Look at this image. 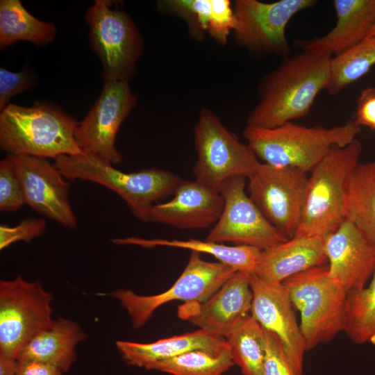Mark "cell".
I'll return each instance as SVG.
<instances>
[{
  "label": "cell",
  "instance_id": "cell-1",
  "mask_svg": "<svg viewBox=\"0 0 375 375\" xmlns=\"http://www.w3.org/2000/svg\"><path fill=\"white\" fill-rule=\"evenodd\" d=\"M332 57L301 51L283 58L260 79L258 101L248 114L247 125L271 128L307 115L328 83Z\"/></svg>",
  "mask_w": 375,
  "mask_h": 375
},
{
  "label": "cell",
  "instance_id": "cell-2",
  "mask_svg": "<svg viewBox=\"0 0 375 375\" xmlns=\"http://www.w3.org/2000/svg\"><path fill=\"white\" fill-rule=\"evenodd\" d=\"M360 129L351 119L331 128L289 122L271 128L247 125L243 135L263 163L309 173L333 147H343L355 140Z\"/></svg>",
  "mask_w": 375,
  "mask_h": 375
},
{
  "label": "cell",
  "instance_id": "cell-3",
  "mask_svg": "<svg viewBox=\"0 0 375 375\" xmlns=\"http://www.w3.org/2000/svg\"><path fill=\"white\" fill-rule=\"evenodd\" d=\"M79 123L58 106L9 103L0 112V148L10 155L54 158L82 153L75 140Z\"/></svg>",
  "mask_w": 375,
  "mask_h": 375
},
{
  "label": "cell",
  "instance_id": "cell-4",
  "mask_svg": "<svg viewBox=\"0 0 375 375\" xmlns=\"http://www.w3.org/2000/svg\"><path fill=\"white\" fill-rule=\"evenodd\" d=\"M362 150L357 139L333 147L310 172L295 235L326 238L346 219L349 183Z\"/></svg>",
  "mask_w": 375,
  "mask_h": 375
},
{
  "label": "cell",
  "instance_id": "cell-5",
  "mask_svg": "<svg viewBox=\"0 0 375 375\" xmlns=\"http://www.w3.org/2000/svg\"><path fill=\"white\" fill-rule=\"evenodd\" d=\"M54 165L69 179L89 181L112 190L142 222H148L153 203L174 194L181 182L178 175L168 170L150 168L125 173L84 153L60 156L55 158Z\"/></svg>",
  "mask_w": 375,
  "mask_h": 375
},
{
  "label": "cell",
  "instance_id": "cell-6",
  "mask_svg": "<svg viewBox=\"0 0 375 375\" xmlns=\"http://www.w3.org/2000/svg\"><path fill=\"white\" fill-rule=\"evenodd\" d=\"M283 283L293 307L300 312L306 351L343 331L347 293L331 278L327 264L294 275Z\"/></svg>",
  "mask_w": 375,
  "mask_h": 375
},
{
  "label": "cell",
  "instance_id": "cell-7",
  "mask_svg": "<svg viewBox=\"0 0 375 375\" xmlns=\"http://www.w3.org/2000/svg\"><path fill=\"white\" fill-rule=\"evenodd\" d=\"M113 4L112 1L96 0L86 11L90 47L101 63L103 81H129L144 41L131 17L112 8Z\"/></svg>",
  "mask_w": 375,
  "mask_h": 375
},
{
  "label": "cell",
  "instance_id": "cell-8",
  "mask_svg": "<svg viewBox=\"0 0 375 375\" xmlns=\"http://www.w3.org/2000/svg\"><path fill=\"white\" fill-rule=\"evenodd\" d=\"M197 159L193 172L197 182L216 191L233 176L247 178L260 162L211 110L203 108L194 126Z\"/></svg>",
  "mask_w": 375,
  "mask_h": 375
},
{
  "label": "cell",
  "instance_id": "cell-9",
  "mask_svg": "<svg viewBox=\"0 0 375 375\" xmlns=\"http://www.w3.org/2000/svg\"><path fill=\"white\" fill-rule=\"evenodd\" d=\"M52 300L40 281L20 275L0 281V356L16 360L31 339L51 325Z\"/></svg>",
  "mask_w": 375,
  "mask_h": 375
},
{
  "label": "cell",
  "instance_id": "cell-10",
  "mask_svg": "<svg viewBox=\"0 0 375 375\" xmlns=\"http://www.w3.org/2000/svg\"><path fill=\"white\" fill-rule=\"evenodd\" d=\"M237 272L220 262H208L200 253L191 251L178 278L166 291L154 295H139L129 290L102 294L120 301L131 317L135 328L143 326L161 306L173 301L201 303L217 292Z\"/></svg>",
  "mask_w": 375,
  "mask_h": 375
},
{
  "label": "cell",
  "instance_id": "cell-11",
  "mask_svg": "<svg viewBox=\"0 0 375 375\" xmlns=\"http://www.w3.org/2000/svg\"><path fill=\"white\" fill-rule=\"evenodd\" d=\"M315 0H280L272 3L237 0L233 29L235 42L254 56L292 54L285 35L290 20L299 12L315 6Z\"/></svg>",
  "mask_w": 375,
  "mask_h": 375
},
{
  "label": "cell",
  "instance_id": "cell-12",
  "mask_svg": "<svg viewBox=\"0 0 375 375\" xmlns=\"http://www.w3.org/2000/svg\"><path fill=\"white\" fill-rule=\"evenodd\" d=\"M247 179L249 196L267 219L288 239L294 237L301 219L308 173L260 162Z\"/></svg>",
  "mask_w": 375,
  "mask_h": 375
},
{
  "label": "cell",
  "instance_id": "cell-13",
  "mask_svg": "<svg viewBox=\"0 0 375 375\" xmlns=\"http://www.w3.org/2000/svg\"><path fill=\"white\" fill-rule=\"evenodd\" d=\"M246 178L233 176L221 185L223 210L206 240L232 242L261 251L285 242L288 238L267 219L247 194Z\"/></svg>",
  "mask_w": 375,
  "mask_h": 375
},
{
  "label": "cell",
  "instance_id": "cell-14",
  "mask_svg": "<svg viewBox=\"0 0 375 375\" xmlns=\"http://www.w3.org/2000/svg\"><path fill=\"white\" fill-rule=\"evenodd\" d=\"M137 103L129 81H103L101 94L75 131L83 153L112 165L122 157L115 147L118 130Z\"/></svg>",
  "mask_w": 375,
  "mask_h": 375
},
{
  "label": "cell",
  "instance_id": "cell-15",
  "mask_svg": "<svg viewBox=\"0 0 375 375\" xmlns=\"http://www.w3.org/2000/svg\"><path fill=\"white\" fill-rule=\"evenodd\" d=\"M249 278L253 292L251 315L264 329L276 335L295 374L302 375L306 349L285 286L254 274Z\"/></svg>",
  "mask_w": 375,
  "mask_h": 375
},
{
  "label": "cell",
  "instance_id": "cell-16",
  "mask_svg": "<svg viewBox=\"0 0 375 375\" xmlns=\"http://www.w3.org/2000/svg\"><path fill=\"white\" fill-rule=\"evenodd\" d=\"M25 204L67 228H75L77 218L69 192L71 184L46 158L12 155Z\"/></svg>",
  "mask_w": 375,
  "mask_h": 375
},
{
  "label": "cell",
  "instance_id": "cell-17",
  "mask_svg": "<svg viewBox=\"0 0 375 375\" xmlns=\"http://www.w3.org/2000/svg\"><path fill=\"white\" fill-rule=\"evenodd\" d=\"M250 273L237 271L211 297L201 303H184L180 318L212 335L226 338L251 315L253 292Z\"/></svg>",
  "mask_w": 375,
  "mask_h": 375
},
{
  "label": "cell",
  "instance_id": "cell-18",
  "mask_svg": "<svg viewBox=\"0 0 375 375\" xmlns=\"http://www.w3.org/2000/svg\"><path fill=\"white\" fill-rule=\"evenodd\" d=\"M324 252L331 278L350 293L365 288L375 269V244L345 219L325 238Z\"/></svg>",
  "mask_w": 375,
  "mask_h": 375
},
{
  "label": "cell",
  "instance_id": "cell-19",
  "mask_svg": "<svg viewBox=\"0 0 375 375\" xmlns=\"http://www.w3.org/2000/svg\"><path fill=\"white\" fill-rule=\"evenodd\" d=\"M174 197L153 205L148 222L167 224L181 229L203 228L216 224L223 208L219 192L197 181H181Z\"/></svg>",
  "mask_w": 375,
  "mask_h": 375
},
{
  "label": "cell",
  "instance_id": "cell-20",
  "mask_svg": "<svg viewBox=\"0 0 375 375\" xmlns=\"http://www.w3.org/2000/svg\"><path fill=\"white\" fill-rule=\"evenodd\" d=\"M336 24L327 34L297 40L301 51L338 56L365 39L375 24V0H335Z\"/></svg>",
  "mask_w": 375,
  "mask_h": 375
},
{
  "label": "cell",
  "instance_id": "cell-21",
  "mask_svg": "<svg viewBox=\"0 0 375 375\" xmlns=\"http://www.w3.org/2000/svg\"><path fill=\"white\" fill-rule=\"evenodd\" d=\"M325 238L296 235L272 248L261 251L253 274L264 279L283 283L309 269L328 263Z\"/></svg>",
  "mask_w": 375,
  "mask_h": 375
},
{
  "label": "cell",
  "instance_id": "cell-22",
  "mask_svg": "<svg viewBox=\"0 0 375 375\" xmlns=\"http://www.w3.org/2000/svg\"><path fill=\"white\" fill-rule=\"evenodd\" d=\"M116 347L126 363L147 369L188 351L201 349L220 353L229 349L224 338L201 329L150 343L120 340L116 342Z\"/></svg>",
  "mask_w": 375,
  "mask_h": 375
},
{
  "label": "cell",
  "instance_id": "cell-23",
  "mask_svg": "<svg viewBox=\"0 0 375 375\" xmlns=\"http://www.w3.org/2000/svg\"><path fill=\"white\" fill-rule=\"evenodd\" d=\"M86 337L77 323L59 317L31 339L16 360L43 362L67 372L76 360V345Z\"/></svg>",
  "mask_w": 375,
  "mask_h": 375
},
{
  "label": "cell",
  "instance_id": "cell-24",
  "mask_svg": "<svg viewBox=\"0 0 375 375\" xmlns=\"http://www.w3.org/2000/svg\"><path fill=\"white\" fill-rule=\"evenodd\" d=\"M116 244H132L146 248L168 247L190 249L191 251L205 253L214 256L219 262L227 265L236 271L253 274L261 254V250L255 247L190 239L187 240L166 239H144L140 238H115Z\"/></svg>",
  "mask_w": 375,
  "mask_h": 375
},
{
  "label": "cell",
  "instance_id": "cell-25",
  "mask_svg": "<svg viewBox=\"0 0 375 375\" xmlns=\"http://www.w3.org/2000/svg\"><path fill=\"white\" fill-rule=\"evenodd\" d=\"M56 27L50 22L35 17L19 0L0 1V49L19 41L44 46L52 42Z\"/></svg>",
  "mask_w": 375,
  "mask_h": 375
},
{
  "label": "cell",
  "instance_id": "cell-26",
  "mask_svg": "<svg viewBox=\"0 0 375 375\" xmlns=\"http://www.w3.org/2000/svg\"><path fill=\"white\" fill-rule=\"evenodd\" d=\"M346 219L375 244V161L358 163L348 187Z\"/></svg>",
  "mask_w": 375,
  "mask_h": 375
},
{
  "label": "cell",
  "instance_id": "cell-27",
  "mask_svg": "<svg viewBox=\"0 0 375 375\" xmlns=\"http://www.w3.org/2000/svg\"><path fill=\"white\" fill-rule=\"evenodd\" d=\"M225 339L233 362L243 375H264V330L251 315Z\"/></svg>",
  "mask_w": 375,
  "mask_h": 375
},
{
  "label": "cell",
  "instance_id": "cell-28",
  "mask_svg": "<svg viewBox=\"0 0 375 375\" xmlns=\"http://www.w3.org/2000/svg\"><path fill=\"white\" fill-rule=\"evenodd\" d=\"M343 331L356 344L375 345V269L368 285L347 294Z\"/></svg>",
  "mask_w": 375,
  "mask_h": 375
},
{
  "label": "cell",
  "instance_id": "cell-29",
  "mask_svg": "<svg viewBox=\"0 0 375 375\" xmlns=\"http://www.w3.org/2000/svg\"><path fill=\"white\" fill-rule=\"evenodd\" d=\"M375 65V35L332 57L331 76L325 90L335 95L356 82Z\"/></svg>",
  "mask_w": 375,
  "mask_h": 375
},
{
  "label": "cell",
  "instance_id": "cell-30",
  "mask_svg": "<svg viewBox=\"0 0 375 375\" xmlns=\"http://www.w3.org/2000/svg\"><path fill=\"white\" fill-rule=\"evenodd\" d=\"M233 365L230 348L220 353L198 349L157 362L151 369L172 375H222Z\"/></svg>",
  "mask_w": 375,
  "mask_h": 375
},
{
  "label": "cell",
  "instance_id": "cell-31",
  "mask_svg": "<svg viewBox=\"0 0 375 375\" xmlns=\"http://www.w3.org/2000/svg\"><path fill=\"white\" fill-rule=\"evenodd\" d=\"M157 8L163 13L182 18L190 36L197 41L203 40L208 29L210 0H162L158 1Z\"/></svg>",
  "mask_w": 375,
  "mask_h": 375
},
{
  "label": "cell",
  "instance_id": "cell-32",
  "mask_svg": "<svg viewBox=\"0 0 375 375\" xmlns=\"http://www.w3.org/2000/svg\"><path fill=\"white\" fill-rule=\"evenodd\" d=\"M25 204L22 184L12 155L0 162V210L15 212Z\"/></svg>",
  "mask_w": 375,
  "mask_h": 375
},
{
  "label": "cell",
  "instance_id": "cell-33",
  "mask_svg": "<svg viewBox=\"0 0 375 375\" xmlns=\"http://www.w3.org/2000/svg\"><path fill=\"white\" fill-rule=\"evenodd\" d=\"M211 12L208 33L220 45L227 43L235 24L233 8L228 0H210Z\"/></svg>",
  "mask_w": 375,
  "mask_h": 375
},
{
  "label": "cell",
  "instance_id": "cell-34",
  "mask_svg": "<svg viewBox=\"0 0 375 375\" xmlns=\"http://www.w3.org/2000/svg\"><path fill=\"white\" fill-rule=\"evenodd\" d=\"M263 330L264 375H296L278 338L273 333Z\"/></svg>",
  "mask_w": 375,
  "mask_h": 375
},
{
  "label": "cell",
  "instance_id": "cell-35",
  "mask_svg": "<svg viewBox=\"0 0 375 375\" xmlns=\"http://www.w3.org/2000/svg\"><path fill=\"white\" fill-rule=\"evenodd\" d=\"M46 222L42 219L29 217L18 225L0 226V249L3 250L18 241L30 242L42 235L46 230Z\"/></svg>",
  "mask_w": 375,
  "mask_h": 375
},
{
  "label": "cell",
  "instance_id": "cell-36",
  "mask_svg": "<svg viewBox=\"0 0 375 375\" xmlns=\"http://www.w3.org/2000/svg\"><path fill=\"white\" fill-rule=\"evenodd\" d=\"M35 83V76L23 70L19 72H10L0 68V110L8 104L12 97L30 89Z\"/></svg>",
  "mask_w": 375,
  "mask_h": 375
},
{
  "label": "cell",
  "instance_id": "cell-37",
  "mask_svg": "<svg viewBox=\"0 0 375 375\" xmlns=\"http://www.w3.org/2000/svg\"><path fill=\"white\" fill-rule=\"evenodd\" d=\"M353 120L360 127L375 130V88L368 87L361 90Z\"/></svg>",
  "mask_w": 375,
  "mask_h": 375
},
{
  "label": "cell",
  "instance_id": "cell-38",
  "mask_svg": "<svg viewBox=\"0 0 375 375\" xmlns=\"http://www.w3.org/2000/svg\"><path fill=\"white\" fill-rule=\"evenodd\" d=\"M15 375H62L57 367L36 360H16Z\"/></svg>",
  "mask_w": 375,
  "mask_h": 375
},
{
  "label": "cell",
  "instance_id": "cell-39",
  "mask_svg": "<svg viewBox=\"0 0 375 375\" xmlns=\"http://www.w3.org/2000/svg\"><path fill=\"white\" fill-rule=\"evenodd\" d=\"M15 361L0 356V375H15Z\"/></svg>",
  "mask_w": 375,
  "mask_h": 375
},
{
  "label": "cell",
  "instance_id": "cell-40",
  "mask_svg": "<svg viewBox=\"0 0 375 375\" xmlns=\"http://www.w3.org/2000/svg\"><path fill=\"white\" fill-rule=\"evenodd\" d=\"M374 35H375V24H374V26H372V28L369 31L367 38H369V37H372V36H374Z\"/></svg>",
  "mask_w": 375,
  "mask_h": 375
}]
</instances>
